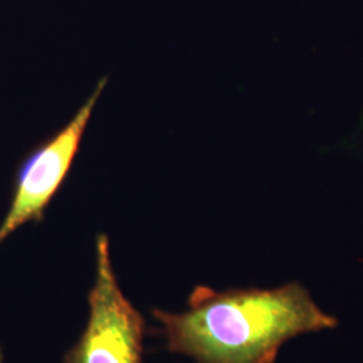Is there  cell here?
<instances>
[{"label":"cell","instance_id":"obj_1","mask_svg":"<svg viewBox=\"0 0 363 363\" xmlns=\"http://www.w3.org/2000/svg\"><path fill=\"white\" fill-rule=\"evenodd\" d=\"M152 316L167 349L195 363H274L291 339L339 325L296 281L271 289L198 286L184 311Z\"/></svg>","mask_w":363,"mask_h":363},{"label":"cell","instance_id":"obj_2","mask_svg":"<svg viewBox=\"0 0 363 363\" xmlns=\"http://www.w3.org/2000/svg\"><path fill=\"white\" fill-rule=\"evenodd\" d=\"M88 323L64 363H143L145 322L117 281L106 234L96 238V273Z\"/></svg>","mask_w":363,"mask_h":363},{"label":"cell","instance_id":"obj_3","mask_svg":"<svg viewBox=\"0 0 363 363\" xmlns=\"http://www.w3.org/2000/svg\"><path fill=\"white\" fill-rule=\"evenodd\" d=\"M99 81L88 100L61 130L33 147L18 163L10 208L0 223V244L28 222H42L52 198L65 183L76 160L93 109L106 86Z\"/></svg>","mask_w":363,"mask_h":363},{"label":"cell","instance_id":"obj_4","mask_svg":"<svg viewBox=\"0 0 363 363\" xmlns=\"http://www.w3.org/2000/svg\"><path fill=\"white\" fill-rule=\"evenodd\" d=\"M0 363H3V354H1V350H0Z\"/></svg>","mask_w":363,"mask_h":363}]
</instances>
